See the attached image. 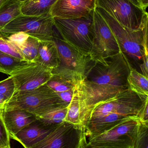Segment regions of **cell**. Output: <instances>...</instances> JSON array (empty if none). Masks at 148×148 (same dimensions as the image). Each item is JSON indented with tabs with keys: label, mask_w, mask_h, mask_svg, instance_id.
I'll list each match as a JSON object with an SVG mask.
<instances>
[{
	"label": "cell",
	"mask_w": 148,
	"mask_h": 148,
	"mask_svg": "<svg viewBox=\"0 0 148 148\" xmlns=\"http://www.w3.org/2000/svg\"><path fill=\"white\" fill-rule=\"evenodd\" d=\"M101 8L129 31L143 29L148 24V13L129 0H96Z\"/></svg>",
	"instance_id": "obj_7"
},
{
	"label": "cell",
	"mask_w": 148,
	"mask_h": 148,
	"mask_svg": "<svg viewBox=\"0 0 148 148\" xmlns=\"http://www.w3.org/2000/svg\"><path fill=\"white\" fill-rule=\"evenodd\" d=\"M95 9L109 26L130 66L139 72L145 55L148 54V24L141 30L129 31L101 8L96 6Z\"/></svg>",
	"instance_id": "obj_2"
},
{
	"label": "cell",
	"mask_w": 148,
	"mask_h": 148,
	"mask_svg": "<svg viewBox=\"0 0 148 148\" xmlns=\"http://www.w3.org/2000/svg\"><path fill=\"white\" fill-rule=\"evenodd\" d=\"M34 62L39 63L48 68L54 70L59 66L58 49L54 40L40 42L37 56Z\"/></svg>",
	"instance_id": "obj_18"
},
{
	"label": "cell",
	"mask_w": 148,
	"mask_h": 148,
	"mask_svg": "<svg viewBox=\"0 0 148 148\" xmlns=\"http://www.w3.org/2000/svg\"><path fill=\"white\" fill-rule=\"evenodd\" d=\"M34 62L20 60L0 52V73L11 74Z\"/></svg>",
	"instance_id": "obj_22"
},
{
	"label": "cell",
	"mask_w": 148,
	"mask_h": 148,
	"mask_svg": "<svg viewBox=\"0 0 148 148\" xmlns=\"http://www.w3.org/2000/svg\"><path fill=\"white\" fill-rule=\"evenodd\" d=\"M17 1H19L21 2H23L26 1H28V0H17Z\"/></svg>",
	"instance_id": "obj_37"
},
{
	"label": "cell",
	"mask_w": 148,
	"mask_h": 148,
	"mask_svg": "<svg viewBox=\"0 0 148 148\" xmlns=\"http://www.w3.org/2000/svg\"><path fill=\"white\" fill-rule=\"evenodd\" d=\"M53 40L57 46L59 63L58 66L52 71V74L79 83L83 79L92 61L90 55L66 42L56 28Z\"/></svg>",
	"instance_id": "obj_3"
},
{
	"label": "cell",
	"mask_w": 148,
	"mask_h": 148,
	"mask_svg": "<svg viewBox=\"0 0 148 148\" xmlns=\"http://www.w3.org/2000/svg\"><path fill=\"white\" fill-rule=\"evenodd\" d=\"M0 114L10 138L38 119L35 115L22 110H6L2 109L0 111Z\"/></svg>",
	"instance_id": "obj_15"
},
{
	"label": "cell",
	"mask_w": 148,
	"mask_h": 148,
	"mask_svg": "<svg viewBox=\"0 0 148 148\" xmlns=\"http://www.w3.org/2000/svg\"><path fill=\"white\" fill-rule=\"evenodd\" d=\"M94 28L91 60H102L121 52L116 38L106 21L95 9L92 13Z\"/></svg>",
	"instance_id": "obj_10"
},
{
	"label": "cell",
	"mask_w": 148,
	"mask_h": 148,
	"mask_svg": "<svg viewBox=\"0 0 148 148\" xmlns=\"http://www.w3.org/2000/svg\"><path fill=\"white\" fill-rule=\"evenodd\" d=\"M140 7L144 11L147 12V9L148 6V0H140Z\"/></svg>",
	"instance_id": "obj_33"
},
{
	"label": "cell",
	"mask_w": 148,
	"mask_h": 148,
	"mask_svg": "<svg viewBox=\"0 0 148 148\" xmlns=\"http://www.w3.org/2000/svg\"><path fill=\"white\" fill-rule=\"evenodd\" d=\"M67 107L58 106L38 116L39 121L44 124L57 126L65 121Z\"/></svg>",
	"instance_id": "obj_23"
},
{
	"label": "cell",
	"mask_w": 148,
	"mask_h": 148,
	"mask_svg": "<svg viewBox=\"0 0 148 148\" xmlns=\"http://www.w3.org/2000/svg\"><path fill=\"white\" fill-rule=\"evenodd\" d=\"M78 84V82L55 75H53L46 83L59 97L60 105L64 107H67L70 103Z\"/></svg>",
	"instance_id": "obj_17"
},
{
	"label": "cell",
	"mask_w": 148,
	"mask_h": 148,
	"mask_svg": "<svg viewBox=\"0 0 148 148\" xmlns=\"http://www.w3.org/2000/svg\"><path fill=\"white\" fill-rule=\"evenodd\" d=\"M54 19L55 27L64 40L82 52L90 55L94 40L92 13L82 18Z\"/></svg>",
	"instance_id": "obj_5"
},
{
	"label": "cell",
	"mask_w": 148,
	"mask_h": 148,
	"mask_svg": "<svg viewBox=\"0 0 148 148\" xmlns=\"http://www.w3.org/2000/svg\"><path fill=\"white\" fill-rule=\"evenodd\" d=\"M130 68L121 52L102 60H92L78 84L89 117L96 104L129 88L127 78Z\"/></svg>",
	"instance_id": "obj_1"
},
{
	"label": "cell",
	"mask_w": 148,
	"mask_h": 148,
	"mask_svg": "<svg viewBox=\"0 0 148 148\" xmlns=\"http://www.w3.org/2000/svg\"><path fill=\"white\" fill-rule=\"evenodd\" d=\"M132 148H148V126L140 123L138 135Z\"/></svg>",
	"instance_id": "obj_26"
},
{
	"label": "cell",
	"mask_w": 148,
	"mask_h": 148,
	"mask_svg": "<svg viewBox=\"0 0 148 148\" xmlns=\"http://www.w3.org/2000/svg\"><path fill=\"white\" fill-rule=\"evenodd\" d=\"M140 123L137 116H130L105 133L89 137L88 143L93 146L104 147L132 148Z\"/></svg>",
	"instance_id": "obj_9"
},
{
	"label": "cell",
	"mask_w": 148,
	"mask_h": 148,
	"mask_svg": "<svg viewBox=\"0 0 148 148\" xmlns=\"http://www.w3.org/2000/svg\"><path fill=\"white\" fill-rule=\"evenodd\" d=\"M129 1H130L132 2L133 3L135 4V5H136V6L141 8L140 4V0H129Z\"/></svg>",
	"instance_id": "obj_35"
},
{
	"label": "cell",
	"mask_w": 148,
	"mask_h": 148,
	"mask_svg": "<svg viewBox=\"0 0 148 148\" xmlns=\"http://www.w3.org/2000/svg\"><path fill=\"white\" fill-rule=\"evenodd\" d=\"M148 78L131 67L127 78L129 88L142 97H148Z\"/></svg>",
	"instance_id": "obj_21"
},
{
	"label": "cell",
	"mask_w": 148,
	"mask_h": 148,
	"mask_svg": "<svg viewBox=\"0 0 148 148\" xmlns=\"http://www.w3.org/2000/svg\"><path fill=\"white\" fill-rule=\"evenodd\" d=\"M57 126L46 125L37 119L10 138L20 143L24 148H30L45 138Z\"/></svg>",
	"instance_id": "obj_14"
},
{
	"label": "cell",
	"mask_w": 148,
	"mask_h": 148,
	"mask_svg": "<svg viewBox=\"0 0 148 148\" xmlns=\"http://www.w3.org/2000/svg\"><path fill=\"white\" fill-rule=\"evenodd\" d=\"M1 37H2V36H1V35H0V38H1Z\"/></svg>",
	"instance_id": "obj_38"
},
{
	"label": "cell",
	"mask_w": 148,
	"mask_h": 148,
	"mask_svg": "<svg viewBox=\"0 0 148 148\" xmlns=\"http://www.w3.org/2000/svg\"><path fill=\"white\" fill-rule=\"evenodd\" d=\"M57 0H28L21 2L22 14L39 16L50 13L53 5Z\"/></svg>",
	"instance_id": "obj_19"
},
{
	"label": "cell",
	"mask_w": 148,
	"mask_h": 148,
	"mask_svg": "<svg viewBox=\"0 0 148 148\" xmlns=\"http://www.w3.org/2000/svg\"><path fill=\"white\" fill-rule=\"evenodd\" d=\"M9 100L6 96L0 94V111L3 109L5 103Z\"/></svg>",
	"instance_id": "obj_32"
},
{
	"label": "cell",
	"mask_w": 148,
	"mask_h": 148,
	"mask_svg": "<svg viewBox=\"0 0 148 148\" xmlns=\"http://www.w3.org/2000/svg\"><path fill=\"white\" fill-rule=\"evenodd\" d=\"M148 97L143 100V104L140 110L137 117L141 123L148 126Z\"/></svg>",
	"instance_id": "obj_30"
},
{
	"label": "cell",
	"mask_w": 148,
	"mask_h": 148,
	"mask_svg": "<svg viewBox=\"0 0 148 148\" xmlns=\"http://www.w3.org/2000/svg\"><path fill=\"white\" fill-rule=\"evenodd\" d=\"M148 54L145 55L144 59H143V62L142 64L140 66V71H141L140 73L142 75H144L145 76L148 77Z\"/></svg>",
	"instance_id": "obj_31"
},
{
	"label": "cell",
	"mask_w": 148,
	"mask_h": 148,
	"mask_svg": "<svg viewBox=\"0 0 148 148\" xmlns=\"http://www.w3.org/2000/svg\"><path fill=\"white\" fill-rule=\"evenodd\" d=\"M53 75L52 70L34 62L10 76L14 79L16 93L34 89L45 84Z\"/></svg>",
	"instance_id": "obj_12"
},
{
	"label": "cell",
	"mask_w": 148,
	"mask_h": 148,
	"mask_svg": "<svg viewBox=\"0 0 148 148\" xmlns=\"http://www.w3.org/2000/svg\"><path fill=\"white\" fill-rule=\"evenodd\" d=\"M21 2L7 0L0 6V31L11 21L21 14Z\"/></svg>",
	"instance_id": "obj_20"
},
{
	"label": "cell",
	"mask_w": 148,
	"mask_h": 148,
	"mask_svg": "<svg viewBox=\"0 0 148 148\" xmlns=\"http://www.w3.org/2000/svg\"><path fill=\"white\" fill-rule=\"evenodd\" d=\"M54 19L50 13L39 16L21 14L0 31V35L23 32L40 42L53 40L55 30Z\"/></svg>",
	"instance_id": "obj_6"
},
{
	"label": "cell",
	"mask_w": 148,
	"mask_h": 148,
	"mask_svg": "<svg viewBox=\"0 0 148 148\" xmlns=\"http://www.w3.org/2000/svg\"><path fill=\"white\" fill-rule=\"evenodd\" d=\"M0 52L24 60L19 49L3 37L0 38Z\"/></svg>",
	"instance_id": "obj_25"
},
{
	"label": "cell",
	"mask_w": 148,
	"mask_h": 148,
	"mask_svg": "<svg viewBox=\"0 0 148 148\" xmlns=\"http://www.w3.org/2000/svg\"><path fill=\"white\" fill-rule=\"evenodd\" d=\"M96 8V0H57L50 13L54 18L74 19L91 14Z\"/></svg>",
	"instance_id": "obj_13"
},
{
	"label": "cell",
	"mask_w": 148,
	"mask_h": 148,
	"mask_svg": "<svg viewBox=\"0 0 148 148\" xmlns=\"http://www.w3.org/2000/svg\"><path fill=\"white\" fill-rule=\"evenodd\" d=\"M86 137L85 127L64 121L30 148H81Z\"/></svg>",
	"instance_id": "obj_11"
},
{
	"label": "cell",
	"mask_w": 148,
	"mask_h": 148,
	"mask_svg": "<svg viewBox=\"0 0 148 148\" xmlns=\"http://www.w3.org/2000/svg\"><path fill=\"white\" fill-rule=\"evenodd\" d=\"M40 42L36 39L29 36L23 45L17 48L24 60L34 62L37 56Z\"/></svg>",
	"instance_id": "obj_24"
},
{
	"label": "cell",
	"mask_w": 148,
	"mask_h": 148,
	"mask_svg": "<svg viewBox=\"0 0 148 148\" xmlns=\"http://www.w3.org/2000/svg\"><path fill=\"white\" fill-rule=\"evenodd\" d=\"M58 106H61L59 97L45 84L34 89L17 92L5 103L3 109L22 110L38 117Z\"/></svg>",
	"instance_id": "obj_4"
},
{
	"label": "cell",
	"mask_w": 148,
	"mask_h": 148,
	"mask_svg": "<svg viewBox=\"0 0 148 148\" xmlns=\"http://www.w3.org/2000/svg\"><path fill=\"white\" fill-rule=\"evenodd\" d=\"M28 34L23 32H17L4 36L6 40L17 48L23 45L29 37Z\"/></svg>",
	"instance_id": "obj_28"
},
{
	"label": "cell",
	"mask_w": 148,
	"mask_h": 148,
	"mask_svg": "<svg viewBox=\"0 0 148 148\" xmlns=\"http://www.w3.org/2000/svg\"><path fill=\"white\" fill-rule=\"evenodd\" d=\"M146 97H142L130 88L128 89L96 104L91 112L88 121L99 119L109 114L137 117Z\"/></svg>",
	"instance_id": "obj_8"
},
{
	"label": "cell",
	"mask_w": 148,
	"mask_h": 148,
	"mask_svg": "<svg viewBox=\"0 0 148 148\" xmlns=\"http://www.w3.org/2000/svg\"><path fill=\"white\" fill-rule=\"evenodd\" d=\"M7 0H0V6H1Z\"/></svg>",
	"instance_id": "obj_36"
},
{
	"label": "cell",
	"mask_w": 148,
	"mask_h": 148,
	"mask_svg": "<svg viewBox=\"0 0 148 148\" xmlns=\"http://www.w3.org/2000/svg\"><path fill=\"white\" fill-rule=\"evenodd\" d=\"M15 93L14 82L11 76L0 82V94L6 96L10 99Z\"/></svg>",
	"instance_id": "obj_27"
},
{
	"label": "cell",
	"mask_w": 148,
	"mask_h": 148,
	"mask_svg": "<svg viewBox=\"0 0 148 148\" xmlns=\"http://www.w3.org/2000/svg\"><path fill=\"white\" fill-rule=\"evenodd\" d=\"M89 118L85 101L77 88L68 106L65 121L85 127Z\"/></svg>",
	"instance_id": "obj_16"
},
{
	"label": "cell",
	"mask_w": 148,
	"mask_h": 148,
	"mask_svg": "<svg viewBox=\"0 0 148 148\" xmlns=\"http://www.w3.org/2000/svg\"><path fill=\"white\" fill-rule=\"evenodd\" d=\"M9 134L0 114V148H11Z\"/></svg>",
	"instance_id": "obj_29"
},
{
	"label": "cell",
	"mask_w": 148,
	"mask_h": 148,
	"mask_svg": "<svg viewBox=\"0 0 148 148\" xmlns=\"http://www.w3.org/2000/svg\"><path fill=\"white\" fill-rule=\"evenodd\" d=\"M81 148H109L107 147H97V146H94L93 145H90V144L87 142V141L85 142L84 144L83 145L82 147Z\"/></svg>",
	"instance_id": "obj_34"
}]
</instances>
